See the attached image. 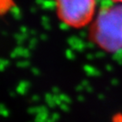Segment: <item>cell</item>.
<instances>
[{
  "label": "cell",
  "instance_id": "cell-2",
  "mask_svg": "<svg viewBox=\"0 0 122 122\" xmlns=\"http://www.w3.org/2000/svg\"><path fill=\"white\" fill-rule=\"evenodd\" d=\"M58 18L71 28H82L96 16V0H53Z\"/></svg>",
  "mask_w": 122,
  "mask_h": 122
},
{
  "label": "cell",
  "instance_id": "cell-1",
  "mask_svg": "<svg viewBox=\"0 0 122 122\" xmlns=\"http://www.w3.org/2000/svg\"><path fill=\"white\" fill-rule=\"evenodd\" d=\"M90 40L108 52L122 50V5H110L97 13L90 27Z\"/></svg>",
  "mask_w": 122,
  "mask_h": 122
},
{
  "label": "cell",
  "instance_id": "cell-3",
  "mask_svg": "<svg viewBox=\"0 0 122 122\" xmlns=\"http://www.w3.org/2000/svg\"><path fill=\"white\" fill-rule=\"evenodd\" d=\"M112 3L114 4H118V5H122V0H110Z\"/></svg>",
  "mask_w": 122,
  "mask_h": 122
}]
</instances>
